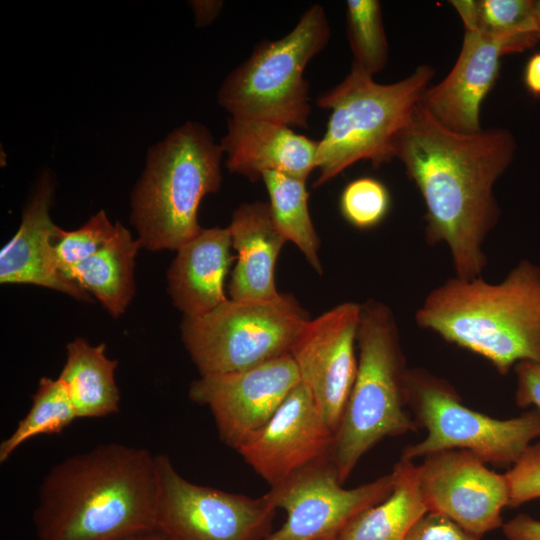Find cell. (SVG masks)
I'll list each match as a JSON object with an SVG mask.
<instances>
[{"label": "cell", "instance_id": "6da1fadb", "mask_svg": "<svg viewBox=\"0 0 540 540\" xmlns=\"http://www.w3.org/2000/svg\"><path fill=\"white\" fill-rule=\"evenodd\" d=\"M515 150L510 131L455 132L421 103L395 139L394 158L425 204L426 242L448 247L457 277L482 276L487 265L483 245L500 216L494 186Z\"/></svg>", "mask_w": 540, "mask_h": 540}, {"label": "cell", "instance_id": "7a4b0ae2", "mask_svg": "<svg viewBox=\"0 0 540 540\" xmlns=\"http://www.w3.org/2000/svg\"><path fill=\"white\" fill-rule=\"evenodd\" d=\"M156 455L101 444L54 465L39 487L38 540H119L155 530Z\"/></svg>", "mask_w": 540, "mask_h": 540}, {"label": "cell", "instance_id": "3957f363", "mask_svg": "<svg viewBox=\"0 0 540 540\" xmlns=\"http://www.w3.org/2000/svg\"><path fill=\"white\" fill-rule=\"evenodd\" d=\"M415 322L501 375L519 362H540V267L521 260L497 283L451 277L426 295Z\"/></svg>", "mask_w": 540, "mask_h": 540}, {"label": "cell", "instance_id": "277c9868", "mask_svg": "<svg viewBox=\"0 0 540 540\" xmlns=\"http://www.w3.org/2000/svg\"><path fill=\"white\" fill-rule=\"evenodd\" d=\"M357 345V373L330 454L342 483L381 440L418 430L406 410L409 368L388 305L377 300L361 304Z\"/></svg>", "mask_w": 540, "mask_h": 540}, {"label": "cell", "instance_id": "5b68a950", "mask_svg": "<svg viewBox=\"0 0 540 540\" xmlns=\"http://www.w3.org/2000/svg\"><path fill=\"white\" fill-rule=\"evenodd\" d=\"M224 153L202 124L187 122L149 149L131 199V223L141 246L178 249L201 230L198 208L220 189Z\"/></svg>", "mask_w": 540, "mask_h": 540}, {"label": "cell", "instance_id": "8992f818", "mask_svg": "<svg viewBox=\"0 0 540 540\" xmlns=\"http://www.w3.org/2000/svg\"><path fill=\"white\" fill-rule=\"evenodd\" d=\"M434 69L422 65L391 84L352 65L350 73L335 87L320 94L316 103L331 110L327 128L318 140L317 169L313 187H319L361 160L374 167L394 158V142L409 122Z\"/></svg>", "mask_w": 540, "mask_h": 540}, {"label": "cell", "instance_id": "52a82bcc", "mask_svg": "<svg viewBox=\"0 0 540 540\" xmlns=\"http://www.w3.org/2000/svg\"><path fill=\"white\" fill-rule=\"evenodd\" d=\"M331 35L324 8L303 12L295 27L278 40H262L224 80L218 102L231 117L307 128L311 114L305 67Z\"/></svg>", "mask_w": 540, "mask_h": 540}, {"label": "cell", "instance_id": "ba28073f", "mask_svg": "<svg viewBox=\"0 0 540 540\" xmlns=\"http://www.w3.org/2000/svg\"><path fill=\"white\" fill-rule=\"evenodd\" d=\"M407 407L426 437L404 448L401 458H417L444 450H466L497 467L514 465L532 441L540 437V412L527 411L497 419L465 406L445 380L420 368L406 375Z\"/></svg>", "mask_w": 540, "mask_h": 540}, {"label": "cell", "instance_id": "9c48e42d", "mask_svg": "<svg viewBox=\"0 0 540 540\" xmlns=\"http://www.w3.org/2000/svg\"><path fill=\"white\" fill-rule=\"evenodd\" d=\"M308 320L290 295L269 301L227 299L206 314L185 316L182 340L201 376L229 373L290 354Z\"/></svg>", "mask_w": 540, "mask_h": 540}, {"label": "cell", "instance_id": "30bf717a", "mask_svg": "<svg viewBox=\"0 0 540 540\" xmlns=\"http://www.w3.org/2000/svg\"><path fill=\"white\" fill-rule=\"evenodd\" d=\"M155 529L168 540H263L275 514L266 495L258 498L192 483L170 458L156 455Z\"/></svg>", "mask_w": 540, "mask_h": 540}, {"label": "cell", "instance_id": "8fae6325", "mask_svg": "<svg viewBox=\"0 0 540 540\" xmlns=\"http://www.w3.org/2000/svg\"><path fill=\"white\" fill-rule=\"evenodd\" d=\"M393 489L390 472L366 484L344 488L330 457L295 473L265 493L285 522L263 540H332L359 514Z\"/></svg>", "mask_w": 540, "mask_h": 540}, {"label": "cell", "instance_id": "7c38bea8", "mask_svg": "<svg viewBox=\"0 0 540 540\" xmlns=\"http://www.w3.org/2000/svg\"><path fill=\"white\" fill-rule=\"evenodd\" d=\"M300 381L296 363L286 354L245 370L202 375L191 383L189 397L209 408L220 439L238 451Z\"/></svg>", "mask_w": 540, "mask_h": 540}, {"label": "cell", "instance_id": "4fadbf2b", "mask_svg": "<svg viewBox=\"0 0 540 540\" xmlns=\"http://www.w3.org/2000/svg\"><path fill=\"white\" fill-rule=\"evenodd\" d=\"M417 474L428 512L479 537L502 527L501 513L510 499L506 476L473 453L454 449L429 454L417 465Z\"/></svg>", "mask_w": 540, "mask_h": 540}, {"label": "cell", "instance_id": "5bb4252c", "mask_svg": "<svg viewBox=\"0 0 540 540\" xmlns=\"http://www.w3.org/2000/svg\"><path fill=\"white\" fill-rule=\"evenodd\" d=\"M361 304L348 301L309 319L290 355L304 383L336 432L355 381Z\"/></svg>", "mask_w": 540, "mask_h": 540}, {"label": "cell", "instance_id": "9a60e30c", "mask_svg": "<svg viewBox=\"0 0 540 540\" xmlns=\"http://www.w3.org/2000/svg\"><path fill=\"white\" fill-rule=\"evenodd\" d=\"M334 437L314 396L300 381L261 431L237 452L273 487L330 457Z\"/></svg>", "mask_w": 540, "mask_h": 540}, {"label": "cell", "instance_id": "2e32d148", "mask_svg": "<svg viewBox=\"0 0 540 540\" xmlns=\"http://www.w3.org/2000/svg\"><path fill=\"white\" fill-rule=\"evenodd\" d=\"M504 44L476 29H465L459 56L448 75L424 93L421 105L444 127L459 133L482 130V102L494 86Z\"/></svg>", "mask_w": 540, "mask_h": 540}, {"label": "cell", "instance_id": "e0dca14e", "mask_svg": "<svg viewBox=\"0 0 540 540\" xmlns=\"http://www.w3.org/2000/svg\"><path fill=\"white\" fill-rule=\"evenodd\" d=\"M53 193V179L45 173L23 213L17 233L1 250L0 281L43 286L89 301V294L58 269L54 246L62 229L49 215Z\"/></svg>", "mask_w": 540, "mask_h": 540}, {"label": "cell", "instance_id": "ac0fdd59", "mask_svg": "<svg viewBox=\"0 0 540 540\" xmlns=\"http://www.w3.org/2000/svg\"><path fill=\"white\" fill-rule=\"evenodd\" d=\"M220 146L226 167L251 182L268 171L306 181L317 169L318 141L270 121L230 117Z\"/></svg>", "mask_w": 540, "mask_h": 540}, {"label": "cell", "instance_id": "d6986e66", "mask_svg": "<svg viewBox=\"0 0 540 540\" xmlns=\"http://www.w3.org/2000/svg\"><path fill=\"white\" fill-rule=\"evenodd\" d=\"M237 263L229 282L232 300L269 301L280 294L275 286L274 270L286 239L277 229L268 203L240 205L228 227Z\"/></svg>", "mask_w": 540, "mask_h": 540}, {"label": "cell", "instance_id": "ffe728a7", "mask_svg": "<svg viewBox=\"0 0 540 540\" xmlns=\"http://www.w3.org/2000/svg\"><path fill=\"white\" fill-rule=\"evenodd\" d=\"M227 228L202 229L177 249L168 271L169 292L185 316L210 312L227 300L224 282L234 259Z\"/></svg>", "mask_w": 540, "mask_h": 540}, {"label": "cell", "instance_id": "44dd1931", "mask_svg": "<svg viewBox=\"0 0 540 540\" xmlns=\"http://www.w3.org/2000/svg\"><path fill=\"white\" fill-rule=\"evenodd\" d=\"M391 473L393 489L389 496L359 514L336 540H406L428 510L419 489L417 465L400 458Z\"/></svg>", "mask_w": 540, "mask_h": 540}, {"label": "cell", "instance_id": "7402d4cb", "mask_svg": "<svg viewBox=\"0 0 540 540\" xmlns=\"http://www.w3.org/2000/svg\"><path fill=\"white\" fill-rule=\"evenodd\" d=\"M117 360L105 355V345H90L77 338L67 345V358L59 375L78 418H99L119 411L120 393L115 381Z\"/></svg>", "mask_w": 540, "mask_h": 540}, {"label": "cell", "instance_id": "603a6c76", "mask_svg": "<svg viewBox=\"0 0 540 540\" xmlns=\"http://www.w3.org/2000/svg\"><path fill=\"white\" fill-rule=\"evenodd\" d=\"M141 247L119 222L109 241L88 259L74 266L67 278L92 293L113 317L121 315L134 294L133 269Z\"/></svg>", "mask_w": 540, "mask_h": 540}, {"label": "cell", "instance_id": "cb8c5ba5", "mask_svg": "<svg viewBox=\"0 0 540 540\" xmlns=\"http://www.w3.org/2000/svg\"><path fill=\"white\" fill-rule=\"evenodd\" d=\"M464 29H476L501 41L508 54L522 52L538 41L531 0H452Z\"/></svg>", "mask_w": 540, "mask_h": 540}, {"label": "cell", "instance_id": "d4e9b609", "mask_svg": "<svg viewBox=\"0 0 540 540\" xmlns=\"http://www.w3.org/2000/svg\"><path fill=\"white\" fill-rule=\"evenodd\" d=\"M261 179L269 195L268 204L277 229L321 274L320 241L309 213L306 181L276 171L265 172Z\"/></svg>", "mask_w": 540, "mask_h": 540}, {"label": "cell", "instance_id": "484cf974", "mask_svg": "<svg viewBox=\"0 0 540 540\" xmlns=\"http://www.w3.org/2000/svg\"><path fill=\"white\" fill-rule=\"evenodd\" d=\"M75 419L78 416L65 384L59 378H41L28 413L0 444V463H5L26 441L39 435L59 434Z\"/></svg>", "mask_w": 540, "mask_h": 540}, {"label": "cell", "instance_id": "4316f807", "mask_svg": "<svg viewBox=\"0 0 540 540\" xmlns=\"http://www.w3.org/2000/svg\"><path fill=\"white\" fill-rule=\"evenodd\" d=\"M346 8L352 65L373 76L384 69L388 60L381 5L377 0H348Z\"/></svg>", "mask_w": 540, "mask_h": 540}, {"label": "cell", "instance_id": "83f0119b", "mask_svg": "<svg viewBox=\"0 0 540 540\" xmlns=\"http://www.w3.org/2000/svg\"><path fill=\"white\" fill-rule=\"evenodd\" d=\"M340 212L353 227L368 230L387 216L391 196L383 182L373 177H360L349 182L340 196Z\"/></svg>", "mask_w": 540, "mask_h": 540}, {"label": "cell", "instance_id": "f1b7e54d", "mask_svg": "<svg viewBox=\"0 0 540 540\" xmlns=\"http://www.w3.org/2000/svg\"><path fill=\"white\" fill-rule=\"evenodd\" d=\"M116 231L103 210L92 216L74 231L61 230L55 242V257L60 273L67 278L69 271L102 248ZM68 279V278H67Z\"/></svg>", "mask_w": 540, "mask_h": 540}, {"label": "cell", "instance_id": "f546056e", "mask_svg": "<svg viewBox=\"0 0 540 540\" xmlns=\"http://www.w3.org/2000/svg\"><path fill=\"white\" fill-rule=\"evenodd\" d=\"M505 476L510 492L509 507L540 498V441L529 445Z\"/></svg>", "mask_w": 540, "mask_h": 540}, {"label": "cell", "instance_id": "4dcf8cb0", "mask_svg": "<svg viewBox=\"0 0 540 540\" xmlns=\"http://www.w3.org/2000/svg\"><path fill=\"white\" fill-rule=\"evenodd\" d=\"M451 519L434 512L424 514L411 528L406 540H480Z\"/></svg>", "mask_w": 540, "mask_h": 540}, {"label": "cell", "instance_id": "1f68e13d", "mask_svg": "<svg viewBox=\"0 0 540 540\" xmlns=\"http://www.w3.org/2000/svg\"><path fill=\"white\" fill-rule=\"evenodd\" d=\"M515 402L520 408L535 406L540 412V362L522 361L514 366Z\"/></svg>", "mask_w": 540, "mask_h": 540}, {"label": "cell", "instance_id": "d6a6232c", "mask_svg": "<svg viewBox=\"0 0 540 540\" xmlns=\"http://www.w3.org/2000/svg\"><path fill=\"white\" fill-rule=\"evenodd\" d=\"M507 540H540V521L521 513L503 523Z\"/></svg>", "mask_w": 540, "mask_h": 540}, {"label": "cell", "instance_id": "836d02e7", "mask_svg": "<svg viewBox=\"0 0 540 540\" xmlns=\"http://www.w3.org/2000/svg\"><path fill=\"white\" fill-rule=\"evenodd\" d=\"M524 83L534 96H540V53L532 55L524 70Z\"/></svg>", "mask_w": 540, "mask_h": 540}, {"label": "cell", "instance_id": "e575fe53", "mask_svg": "<svg viewBox=\"0 0 540 540\" xmlns=\"http://www.w3.org/2000/svg\"><path fill=\"white\" fill-rule=\"evenodd\" d=\"M119 540H168L161 532L155 530L138 533Z\"/></svg>", "mask_w": 540, "mask_h": 540}, {"label": "cell", "instance_id": "d590c367", "mask_svg": "<svg viewBox=\"0 0 540 540\" xmlns=\"http://www.w3.org/2000/svg\"><path fill=\"white\" fill-rule=\"evenodd\" d=\"M533 8L537 23V29H538V36L540 40V0L533 1Z\"/></svg>", "mask_w": 540, "mask_h": 540}, {"label": "cell", "instance_id": "8d00e7d4", "mask_svg": "<svg viewBox=\"0 0 540 540\" xmlns=\"http://www.w3.org/2000/svg\"><path fill=\"white\" fill-rule=\"evenodd\" d=\"M332 540H336V539H332Z\"/></svg>", "mask_w": 540, "mask_h": 540}]
</instances>
